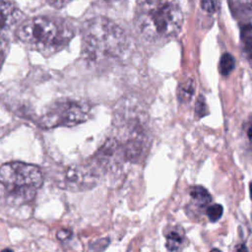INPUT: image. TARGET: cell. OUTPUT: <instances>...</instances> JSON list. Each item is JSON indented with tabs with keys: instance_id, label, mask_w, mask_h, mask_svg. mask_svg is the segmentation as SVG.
<instances>
[{
	"instance_id": "1",
	"label": "cell",
	"mask_w": 252,
	"mask_h": 252,
	"mask_svg": "<svg viewBox=\"0 0 252 252\" xmlns=\"http://www.w3.org/2000/svg\"><path fill=\"white\" fill-rule=\"evenodd\" d=\"M183 15L178 0H144L136 13V26L149 40L176 35L182 27Z\"/></svg>"
},
{
	"instance_id": "2",
	"label": "cell",
	"mask_w": 252,
	"mask_h": 252,
	"mask_svg": "<svg viewBox=\"0 0 252 252\" xmlns=\"http://www.w3.org/2000/svg\"><path fill=\"white\" fill-rule=\"evenodd\" d=\"M83 53L93 63L115 60L126 49V34L112 21L97 17L89 21L83 30Z\"/></svg>"
},
{
	"instance_id": "3",
	"label": "cell",
	"mask_w": 252,
	"mask_h": 252,
	"mask_svg": "<svg viewBox=\"0 0 252 252\" xmlns=\"http://www.w3.org/2000/svg\"><path fill=\"white\" fill-rule=\"evenodd\" d=\"M17 38L39 51H51L63 46L70 38L68 29L48 17H33L22 22L16 30Z\"/></svg>"
},
{
	"instance_id": "4",
	"label": "cell",
	"mask_w": 252,
	"mask_h": 252,
	"mask_svg": "<svg viewBox=\"0 0 252 252\" xmlns=\"http://www.w3.org/2000/svg\"><path fill=\"white\" fill-rule=\"evenodd\" d=\"M90 114L89 103L75 99H63L53 102L40 116L38 123L44 129L75 126L85 122Z\"/></svg>"
},
{
	"instance_id": "5",
	"label": "cell",
	"mask_w": 252,
	"mask_h": 252,
	"mask_svg": "<svg viewBox=\"0 0 252 252\" xmlns=\"http://www.w3.org/2000/svg\"><path fill=\"white\" fill-rule=\"evenodd\" d=\"M42 182V172L34 164L10 161L0 166V183L13 191L37 189Z\"/></svg>"
},
{
	"instance_id": "6",
	"label": "cell",
	"mask_w": 252,
	"mask_h": 252,
	"mask_svg": "<svg viewBox=\"0 0 252 252\" xmlns=\"http://www.w3.org/2000/svg\"><path fill=\"white\" fill-rule=\"evenodd\" d=\"M21 13L12 4L0 0V33L9 31L20 21Z\"/></svg>"
},
{
	"instance_id": "7",
	"label": "cell",
	"mask_w": 252,
	"mask_h": 252,
	"mask_svg": "<svg viewBox=\"0 0 252 252\" xmlns=\"http://www.w3.org/2000/svg\"><path fill=\"white\" fill-rule=\"evenodd\" d=\"M185 233L182 227L173 226L165 235V246L169 251H178L184 247Z\"/></svg>"
},
{
	"instance_id": "8",
	"label": "cell",
	"mask_w": 252,
	"mask_h": 252,
	"mask_svg": "<svg viewBox=\"0 0 252 252\" xmlns=\"http://www.w3.org/2000/svg\"><path fill=\"white\" fill-rule=\"evenodd\" d=\"M190 196L194 203L199 207H205L212 201V196L208 190L202 186H193L190 189Z\"/></svg>"
},
{
	"instance_id": "9",
	"label": "cell",
	"mask_w": 252,
	"mask_h": 252,
	"mask_svg": "<svg viewBox=\"0 0 252 252\" xmlns=\"http://www.w3.org/2000/svg\"><path fill=\"white\" fill-rule=\"evenodd\" d=\"M195 92V83L192 79H188L184 83H182L178 88L177 96L179 101L186 102L191 100Z\"/></svg>"
},
{
	"instance_id": "10",
	"label": "cell",
	"mask_w": 252,
	"mask_h": 252,
	"mask_svg": "<svg viewBox=\"0 0 252 252\" xmlns=\"http://www.w3.org/2000/svg\"><path fill=\"white\" fill-rule=\"evenodd\" d=\"M240 37L246 53L252 59V26L251 25L246 24L241 28Z\"/></svg>"
},
{
	"instance_id": "11",
	"label": "cell",
	"mask_w": 252,
	"mask_h": 252,
	"mask_svg": "<svg viewBox=\"0 0 252 252\" xmlns=\"http://www.w3.org/2000/svg\"><path fill=\"white\" fill-rule=\"evenodd\" d=\"M235 67V61L231 54L224 53L220 60V71L223 76H226L232 72Z\"/></svg>"
},
{
	"instance_id": "12",
	"label": "cell",
	"mask_w": 252,
	"mask_h": 252,
	"mask_svg": "<svg viewBox=\"0 0 252 252\" xmlns=\"http://www.w3.org/2000/svg\"><path fill=\"white\" fill-rule=\"evenodd\" d=\"M222 212H223V209H222L221 205L214 204L207 208L206 215L211 221H217L222 216Z\"/></svg>"
},
{
	"instance_id": "13",
	"label": "cell",
	"mask_w": 252,
	"mask_h": 252,
	"mask_svg": "<svg viewBox=\"0 0 252 252\" xmlns=\"http://www.w3.org/2000/svg\"><path fill=\"white\" fill-rule=\"evenodd\" d=\"M201 7L208 13H215L218 7V0H201Z\"/></svg>"
},
{
	"instance_id": "14",
	"label": "cell",
	"mask_w": 252,
	"mask_h": 252,
	"mask_svg": "<svg viewBox=\"0 0 252 252\" xmlns=\"http://www.w3.org/2000/svg\"><path fill=\"white\" fill-rule=\"evenodd\" d=\"M7 51H8V45H7L6 41L0 38V71L4 64V61H5V58L7 55Z\"/></svg>"
},
{
	"instance_id": "15",
	"label": "cell",
	"mask_w": 252,
	"mask_h": 252,
	"mask_svg": "<svg viewBox=\"0 0 252 252\" xmlns=\"http://www.w3.org/2000/svg\"><path fill=\"white\" fill-rule=\"evenodd\" d=\"M205 108H206L205 100L200 101V98H199V101L196 104V113L198 114L199 117H201V116H203L205 114Z\"/></svg>"
},
{
	"instance_id": "16",
	"label": "cell",
	"mask_w": 252,
	"mask_h": 252,
	"mask_svg": "<svg viewBox=\"0 0 252 252\" xmlns=\"http://www.w3.org/2000/svg\"><path fill=\"white\" fill-rule=\"evenodd\" d=\"M49 3L53 6H56V7H62L64 5H66L67 3H69L71 0H48Z\"/></svg>"
},
{
	"instance_id": "17",
	"label": "cell",
	"mask_w": 252,
	"mask_h": 252,
	"mask_svg": "<svg viewBox=\"0 0 252 252\" xmlns=\"http://www.w3.org/2000/svg\"><path fill=\"white\" fill-rule=\"evenodd\" d=\"M247 136H248V138H249V140H250V142L252 143V124L249 126V128H248V131H247Z\"/></svg>"
},
{
	"instance_id": "18",
	"label": "cell",
	"mask_w": 252,
	"mask_h": 252,
	"mask_svg": "<svg viewBox=\"0 0 252 252\" xmlns=\"http://www.w3.org/2000/svg\"><path fill=\"white\" fill-rule=\"evenodd\" d=\"M250 196H251V199H252V182L250 183Z\"/></svg>"
},
{
	"instance_id": "19",
	"label": "cell",
	"mask_w": 252,
	"mask_h": 252,
	"mask_svg": "<svg viewBox=\"0 0 252 252\" xmlns=\"http://www.w3.org/2000/svg\"><path fill=\"white\" fill-rule=\"evenodd\" d=\"M102 1H104V2H110V1H112V0H102Z\"/></svg>"
}]
</instances>
